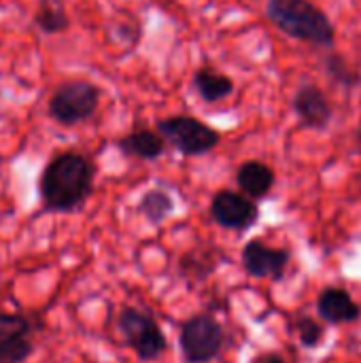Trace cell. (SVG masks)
<instances>
[{
	"label": "cell",
	"instance_id": "6da1fadb",
	"mask_svg": "<svg viewBox=\"0 0 361 363\" xmlns=\"http://www.w3.org/2000/svg\"><path fill=\"white\" fill-rule=\"evenodd\" d=\"M96 166L79 151H64L51 157L38 179V196L45 211L74 213L94 191Z\"/></svg>",
	"mask_w": 361,
	"mask_h": 363
},
{
	"label": "cell",
	"instance_id": "7a4b0ae2",
	"mask_svg": "<svg viewBox=\"0 0 361 363\" xmlns=\"http://www.w3.org/2000/svg\"><path fill=\"white\" fill-rule=\"evenodd\" d=\"M266 17L283 34L315 47H334L336 28L311 0H268Z\"/></svg>",
	"mask_w": 361,
	"mask_h": 363
},
{
	"label": "cell",
	"instance_id": "3957f363",
	"mask_svg": "<svg viewBox=\"0 0 361 363\" xmlns=\"http://www.w3.org/2000/svg\"><path fill=\"white\" fill-rule=\"evenodd\" d=\"M157 132L179 153L198 157L213 151L221 143V132L191 115H172L157 123Z\"/></svg>",
	"mask_w": 361,
	"mask_h": 363
},
{
	"label": "cell",
	"instance_id": "277c9868",
	"mask_svg": "<svg viewBox=\"0 0 361 363\" xmlns=\"http://www.w3.org/2000/svg\"><path fill=\"white\" fill-rule=\"evenodd\" d=\"M117 328L126 345L136 353L140 362H155L168 349L166 336L157 325V321L140 308L126 306L119 313Z\"/></svg>",
	"mask_w": 361,
	"mask_h": 363
},
{
	"label": "cell",
	"instance_id": "5b68a950",
	"mask_svg": "<svg viewBox=\"0 0 361 363\" xmlns=\"http://www.w3.org/2000/svg\"><path fill=\"white\" fill-rule=\"evenodd\" d=\"M100 104V89L89 81H66L49 98V115L62 125L87 121Z\"/></svg>",
	"mask_w": 361,
	"mask_h": 363
},
{
	"label": "cell",
	"instance_id": "8992f818",
	"mask_svg": "<svg viewBox=\"0 0 361 363\" xmlns=\"http://www.w3.org/2000/svg\"><path fill=\"white\" fill-rule=\"evenodd\" d=\"M179 342L185 363H209L219 357L226 332L213 315H196L183 323Z\"/></svg>",
	"mask_w": 361,
	"mask_h": 363
},
{
	"label": "cell",
	"instance_id": "52a82bcc",
	"mask_svg": "<svg viewBox=\"0 0 361 363\" xmlns=\"http://www.w3.org/2000/svg\"><path fill=\"white\" fill-rule=\"evenodd\" d=\"M36 325L19 313H0V363H23L34 351Z\"/></svg>",
	"mask_w": 361,
	"mask_h": 363
},
{
	"label": "cell",
	"instance_id": "ba28073f",
	"mask_svg": "<svg viewBox=\"0 0 361 363\" xmlns=\"http://www.w3.org/2000/svg\"><path fill=\"white\" fill-rule=\"evenodd\" d=\"M211 215L223 230L245 232L253 228L255 221L260 219V208L243 191L221 189L215 194L211 202Z\"/></svg>",
	"mask_w": 361,
	"mask_h": 363
},
{
	"label": "cell",
	"instance_id": "9c48e42d",
	"mask_svg": "<svg viewBox=\"0 0 361 363\" xmlns=\"http://www.w3.org/2000/svg\"><path fill=\"white\" fill-rule=\"evenodd\" d=\"M289 266V251L272 249L262 240H249L243 249V268L255 279L281 281Z\"/></svg>",
	"mask_w": 361,
	"mask_h": 363
},
{
	"label": "cell",
	"instance_id": "30bf717a",
	"mask_svg": "<svg viewBox=\"0 0 361 363\" xmlns=\"http://www.w3.org/2000/svg\"><path fill=\"white\" fill-rule=\"evenodd\" d=\"M291 108L300 117V121L311 130H326L334 115L328 96L323 94L321 87L313 83H306L296 91L291 100Z\"/></svg>",
	"mask_w": 361,
	"mask_h": 363
},
{
	"label": "cell",
	"instance_id": "8fae6325",
	"mask_svg": "<svg viewBox=\"0 0 361 363\" xmlns=\"http://www.w3.org/2000/svg\"><path fill=\"white\" fill-rule=\"evenodd\" d=\"M317 313L328 323H353L361 317L360 304L351 298L349 291L340 287H328L317 300Z\"/></svg>",
	"mask_w": 361,
	"mask_h": 363
},
{
	"label": "cell",
	"instance_id": "7c38bea8",
	"mask_svg": "<svg viewBox=\"0 0 361 363\" xmlns=\"http://www.w3.org/2000/svg\"><path fill=\"white\" fill-rule=\"evenodd\" d=\"M119 151L128 157H136V160H157L164 155L166 149V138L157 132V130H149V128H140L134 130L130 134H126L119 143H117Z\"/></svg>",
	"mask_w": 361,
	"mask_h": 363
},
{
	"label": "cell",
	"instance_id": "4fadbf2b",
	"mask_svg": "<svg viewBox=\"0 0 361 363\" xmlns=\"http://www.w3.org/2000/svg\"><path fill=\"white\" fill-rule=\"evenodd\" d=\"M236 183L245 196H249L251 200H260L268 196L270 189L274 187V170L264 162L251 160L240 164L236 172Z\"/></svg>",
	"mask_w": 361,
	"mask_h": 363
},
{
	"label": "cell",
	"instance_id": "5bb4252c",
	"mask_svg": "<svg viewBox=\"0 0 361 363\" xmlns=\"http://www.w3.org/2000/svg\"><path fill=\"white\" fill-rule=\"evenodd\" d=\"M194 87L204 102H217L234 91V81L228 74L213 70L211 66H202L194 77Z\"/></svg>",
	"mask_w": 361,
	"mask_h": 363
},
{
	"label": "cell",
	"instance_id": "9a60e30c",
	"mask_svg": "<svg viewBox=\"0 0 361 363\" xmlns=\"http://www.w3.org/2000/svg\"><path fill=\"white\" fill-rule=\"evenodd\" d=\"M172 208H174V202H172L170 194L164 191V189H149V191L140 198V202H138V213H140L151 225L164 223V221L170 217Z\"/></svg>",
	"mask_w": 361,
	"mask_h": 363
},
{
	"label": "cell",
	"instance_id": "2e32d148",
	"mask_svg": "<svg viewBox=\"0 0 361 363\" xmlns=\"http://www.w3.org/2000/svg\"><path fill=\"white\" fill-rule=\"evenodd\" d=\"M34 23L45 34H60V32L68 30L70 19H68V13H66L62 2H57V0H43L38 11H36V15H34Z\"/></svg>",
	"mask_w": 361,
	"mask_h": 363
},
{
	"label": "cell",
	"instance_id": "e0dca14e",
	"mask_svg": "<svg viewBox=\"0 0 361 363\" xmlns=\"http://www.w3.org/2000/svg\"><path fill=\"white\" fill-rule=\"evenodd\" d=\"M323 70L326 74L340 87H347V89H355L361 83V74L345 60V55L336 53V51H330L323 60Z\"/></svg>",
	"mask_w": 361,
	"mask_h": 363
},
{
	"label": "cell",
	"instance_id": "ac0fdd59",
	"mask_svg": "<svg viewBox=\"0 0 361 363\" xmlns=\"http://www.w3.org/2000/svg\"><path fill=\"white\" fill-rule=\"evenodd\" d=\"M294 328H296V332H298L300 342H302L304 349H315V347L321 345V340H323V328L315 319H311V317H298L294 321Z\"/></svg>",
	"mask_w": 361,
	"mask_h": 363
},
{
	"label": "cell",
	"instance_id": "d6986e66",
	"mask_svg": "<svg viewBox=\"0 0 361 363\" xmlns=\"http://www.w3.org/2000/svg\"><path fill=\"white\" fill-rule=\"evenodd\" d=\"M249 363H285V359L277 353H262V355L253 357Z\"/></svg>",
	"mask_w": 361,
	"mask_h": 363
},
{
	"label": "cell",
	"instance_id": "ffe728a7",
	"mask_svg": "<svg viewBox=\"0 0 361 363\" xmlns=\"http://www.w3.org/2000/svg\"><path fill=\"white\" fill-rule=\"evenodd\" d=\"M357 149H360V155H361V117H360V123H357Z\"/></svg>",
	"mask_w": 361,
	"mask_h": 363
}]
</instances>
